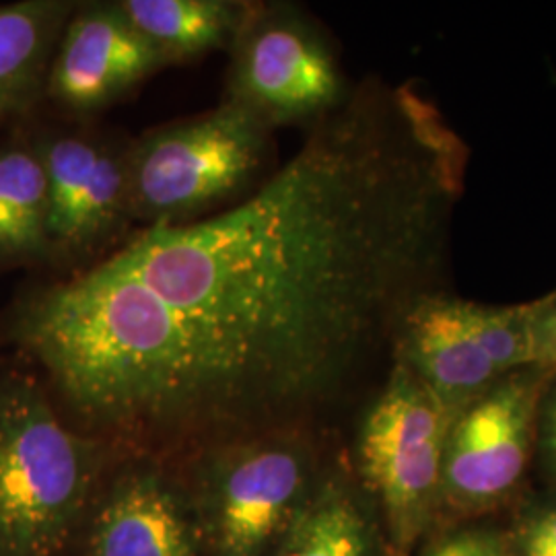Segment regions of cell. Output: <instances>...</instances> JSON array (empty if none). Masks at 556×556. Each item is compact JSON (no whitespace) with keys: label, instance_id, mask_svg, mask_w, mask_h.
Segmentation results:
<instances>
[{"label":"cell","instance_id":"obj_20","mask_svg":"<svg viewBox=\"0 0 556 556\" xmlns=\"http://www.w3.org/2000/svg\"><path fill=\"white\" fill-rule=\"evenodd\" d=\"M0 122H2V116H0Z\"/></svg>","mask_w":556,"mask_h":556},{"label":"cell","instance_id":"obj_1","mask_svg":"<svg viewBox=\"0 0 556 556\" xmlns=\"http://www.w3.org/2000/svg\"><path fill=\"white\" fill-rule=\"evenodd\" d=\"M470 155L413 83L367 80L250 194L41 287L11 337L93 431L309 410L445 287Z\"/></svg>","mask_w":556,"mask_h":556},{"label":"cell","instance_id":"obj_6","mask_svg":"<svg viewBox=\"0 0 556 556\" xmlns=\"http://www.w3.org/2000/svg\"><path fill=\"white\" fill-rule=\"evenodd\" d=\"M227 93L231 101L278 126L326 118L353 89L318 23L291 4H254L231 43Z\"/></svg>","mask_w":556,"mask_h":556},{"label":"cell","instance_id":"obj_19","mask_svg":"<svg viewBox=\"0 0 556 556\" xmlns=\"http://www.w3.org/2000/svg\"><path fill=\"white\" fill-rule=\"evenodd\" d=\"M532 338L534 365L546 371H556V289L534 299Z\"/></svg>","mask_w":556,"mask_h":556},{"label":"cell","instance_id":"obj_11","mask_svg":"<svg viewBox=\"0 0 556 556\" xmlns=\"http://www.w3.org/2000/svg\"><path fill=\"white\" fill-rule=\"evenodd\" d=\"M197 546L181 498L155 470L119 478L91 534V556H197Z\"/></svg>","mask_w":556,"mask_h":556},{"label":"cell","instance_id":"obj_12","mask_svg":"<svg viewBox=\"0 0 556 556\" xmlns=\"http://www.w3.org/2000/svg\"><path fill=\"white\" fill-rule=\"evenodd\" d=\"M77 4L25 0L0 7V116L27 108L46 87L62 29Z\"/></svg>","mask_w":556,"mask_h":556},{"label":"cell","instance_id":"obj_17","mask_svg":"<svg viewBox=\"0 0 556 556\" xmlns=\"http://www.w3.org/2000/svg\"><path fill=\"white\" fill-rule=\"evenodd\" d=\"M420 556H514V551L493 530L462 528L431 542Z\"/></svg>","mask_w":556,"mask_h":556},{"label":"cell","instance_id":"obj_9","mask_svg":"<svg viewBox=\"0 0 556 556\" xmlns=\"http://www.w3.org/2000/svg\"><path fill=\"white\" fill-rule=\"evenodd\" d=\"M48 197V245L59 258L93 264L132 223L128 147L62 135L38 149Z\"/></svg>","mask_w":556,"mask_h":556},{"label":"cell","instance_id":"obj_3","mask_svg":"<svg viewBox=\"0 0 556 556\" xmlns=\"http://www.w3.org/2000/svg\"><path fill=\"white\" fill-rule=\"evenodd\" d=\"M270 140L264 122L227 100L147 132L128 147L132 223L179 225L238 202L266 178Z\"/></svg>","mask_w":556,"mask_h":556},{"label":"cell","instance_id":"obj_13","mask_svg":"<svg viewBox=\"0 0 556 556\" xmlns=\"http://www.w3.org/2000/svg\"><path fill=\"white\" fill-rule=\"evenodd\" d=\"M118 7L165 64H172L231 48L252 2L119 0Z\"/></svg>","mask_w":556,"mask_h":556},{"label":"cell","instance_id":"obj_8","mask_svg":"<svg viewBox=\"0 0 556 556\" xmlns=\"http://www.w3.org/2000/svg\"><path fill=\"white\" fill-rule=\"evenodd\" d=\"M548 376L540 367L519 369L454 415L443 452V503L475 514L516 493L534 462Z\"/></svg>","mask_w":556,"mask_h":556},{"label":"cell","instance_id":"obj_10","mask_svg":"<svg viewBox=\"0 0 556 556\" xmlns=\"http://www.w3.org/2000/svg\"><path fill=\"white\" fill-rule=\"evenodd\" d=\"M165 66L118 2L80 4L66 21L43 91L73 114H96Z\"/></svg>","mask_w":556,"mask_h":556},{"label":"cell","instance_id":"obj_15","mask_svg":"<svg viewBox=\"0 0 556 556\" xmlns=\"http://www.w3.org/2000/svg\"><path fill=\"white\" fill-rule=\"evenodd\" d=\"M48 197L40 153L0 151V270L50 254Z\"/></svg>","mask_w":556,"mask_h":556},{"label":"cell","instance_id":"obj_2","mask_svg":"<svg viewBox=\"0 0 556 556\" xmlns=\"http://www.w3.org/2000/svg\"><path fill=\"white\" fill-rule=\"evenodd\" d=\"M98 447L31 379L0 383V556H54L87 503Z\"/></svg>","mask_w":556,"mask_h":556},{"label":"cell","instance_id":"obj_14","mask_svg":"<svg viewBox=\"0 0 556 556\" xmlns=\"http://www.w3.org/2000/svg\"><path fill=\"white\" fill-rule=\"evenodd\" d=\"M275 556H379L378 530L344 478H324L278 540Z\"/></svg>","mask_w":556,"mask_h":556},{"label":"cell","instance_id":"obj_7","mask_svg":"<svg viewBox=\"0 0 556 556\" xmlns=\"http://www.w3.org/2000/svg\"><path fill=\"white\" fill-rule=\"evenodd\" d=\"M307 445L291 433L236 441L206 457L200 477L215 556H266L314 489Z\"/></svg>","mask_w":556,"mask_h":556},{"label":"cell","instance_id":"obj_4","mask_svg":"<svg viewBox=\"0 0 556 556\" xmlns=\"http://www.w3.org/2000/svg\"><path fill=\"white\" fill-rule=\"evenodd\" d=\"M534 301L493 305L429 291L397 324L392 358L456 415L519 369L534 365Z\"/></svg>","mask_w":556,"mask_h":556},{"label":"cell","instance_id":"obj_16","mask_svg":"<svg viewBox=\"0 0 556 556\" xmlns=\"http://www.w3.org/2000/svg\"><path fill=\"white\" fill-rule=\"evenodd\" d=\"M514 556H556V493L538 498L517 521Z\"/></svg>","mask_w":556,"mask_h":556},{"label":"cell","instance_id":"obj_5","mask_svg":"<svg viewBox=\"0 0 556 556\" xmlns=\"http://www.w3.org/2000/svg\"><path fill=\"white\" fill-rule=\"evenodd\" d=\"M454 415L397 358L361 418L358 475L383 511L397 551H408L443 503V452Z\"/></svg>","mask_w":556,"mask_h":556},{"label":"cell","instance_id":"obj_18","mask_svg":"<svg viewBox=\"0 0 556 556\" xmlns=\"http://www.w3.org/2000/svg\"><path fill=\"white\" fill-rule=\"evenodd\" d=\"M534 459L556 482V371H551L538 406Z\"/></svg>","mask_w":556,"mask_h":556}]
</instances>
